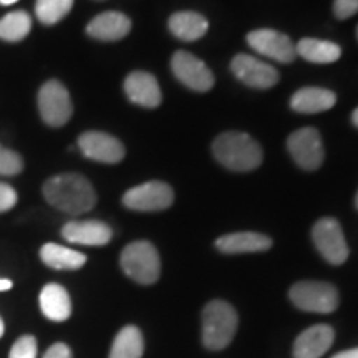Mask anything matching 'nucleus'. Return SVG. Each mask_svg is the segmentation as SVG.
<instances>
[{"instance_id": "5701e85b", "label": "nucleus", "mask_w": 358, "mask_h": 358, "mask_svg": "<svg viewBox=\"0 0 358 358\" xmlns=\"http://www.w3.org/2000/svg\"><path fill=\"white\" fill-rule=\"evenodd\" d=\"M295 50L312 64H332L342 55V50L337 43L319 38H302L295 47Z\"/></svg>"}, {"instance_id": "393cba45", "label": "nucleus", "mask_w": 358, "mask_h": 358, "mask_svg": "<svg viewBox=\"0 0 358 358\" xmlns=\"http://www.w3.org/2000/svg\"><path fill=\"white\" fill-rule=\"evenodd\" d=\"M32 30V19L24 10L10 12L0 20V38L6 42H20Z\"/></svg>"}, {"instance_id": "7ed1b4c3", "label": "nucleus", "mask_w": 358, "mask_h": 358, "mask_svg": "<svg viewBox=\"0 0 358 358\" xmlns=\"http://www.w3.org/2000/svg\"><path fill=\"white\" fill-rule=\"evenodd\" d=\"M237 312L231 303L213 301L203 312V343L209 350H222L234 338Z\"/></svg>"}, {"instance_id": "9d476101", "label": "nucleus", "mask_w": 358, "mask_h": 358, "mask_svg": "<svg viewBox=\"0 0 358 358\" xmlns=\"http://www.w3.org/2000/svg\"><path fill=\"white\" fill-rule=\"evenodd\" d=\"M173 73L185 87L194 92H208L213 88V71L208 69L204 62L196 58L189 52H176L171 60Z\"/></svg>"}, {"instance_id": "72a5a7b5", "label": "nucleus", "mask_w": 358, "mask_h": 358, "mask_svg": "<svg viewBox=\"0 0 358 358\" xmlns=\"http://www.w3.org/2000/svg\"><path fill=\"white\" fill-rule=\"evenodd\" d=\"M352 122H353V124H355V127L358 128V108L352 113Z\"/></svg>"}, {"instance_id": "412c9836", "label": "nucleus", "mask_w": 358, "mask_h": 358, "mask_svg": "<svg viewBox=\"0 0 358 358\" xmlns=\"http://www.w3.org/2000/svg\"><path fill=\"white\" fill-rule=\"evenodd\" d=\"M40 259L45 266L57 268V271H77L87 262V256L78 250L65 248V245L48 243L40 249Z\"/></svg>"}, {"instance_id": "f8f14e48", "label": "nucleus", "mask_w": 358, "mask_h": 358, "mask_svg": "<svg viewBox=\"0 0 358 358\" xmlns=\"http://www.w3.org/2000/svg\"><path fill=\"white\" fill-rule=\"evenodd\" d=\"M231 70L237 80L252 88H271L279 82V71L274 66L264 64L256 57L245 55V53L232 58Z\"/></svg>"}, {"instance_id": "c9c22d12", "label": "nucleus", "mask_w": 358, "mask_h": 358, "mask_svg": "<svg viewBox=\"0 0 358 358\" xmlns=\"http://www.w3.org/2000/svg\"><path fill=\"white\" fill-rule=\"evenodd\" d=\"M15 2H19V0H0V3H2V6H12V3H15Z\"/></svg>"}, {"instance_id": "2eb2a0df", "label": "nucleus", "mask_w": 358, "mask_h": 358, "mask_svg": "<svg viewBox=\"0 0 358 358\" xmlns=\"http://www.w3.org/2000/svg\"><path fill=\"white\" fill-rule=\"evenodd\" d=\"M124 93L128 100L134 105L145 106V108H156L161 103V90L151 73L146 71H133L124 80Z\"/></svg>"}, {"instance_id": "0eeeda50", "label": "nucleus", "mask_w": 358, "mask_h": 358, "mask_svg": "<svg viewBox=\"0 0 358 358\" xmlns=\"http://www.w3.org/2000/svg\"><path fill=\"white\" fill-rule=\"evenodd\" d=\"M312 239L317 250L324 256L327 262L340 266L347 261L348 245L338 221L332 217H324L317 221L312 229Z\"/></svg>"}, {"instance_id": "a211bd4d", "label": "nucleus", "mask_w": 358, "mask_h": 358, "mask_svg": "<svg viewBox=\"0 0 358 358\" xmlns=\"http://www.w3.org/2000/svg\"><path fill=\"white\" fill-rule=\"evenodd\" d=\"M271 237L259 234V232H234L226 234L216 241V248L224 254H248L264 252L271 249Z\"/></svg>"}, {"instance_id": "c756f323", "label": "nucleus", "mask_w": 358, "mask_h": 358, "mask_svg": "<svg viewBox=\"0 0 358 358\" xmlns=\"http://www.w3.org/2000/svg\"><path fill=\"white\" fill-rule=\"evenodd\" d=\"M17 204V192L12 186L0 182V213L10 211Z\"/></svg>"}, {"instance_id": "6e6552de", "label": "nucleus", "mask_w": 358, "mask_h": 358, "mask_svg": "<svg viewBox=\"0 0 358 358\" xmlns=\"http://www.w3.org/2000/svg\"><path fill=\"white\" fill-rule=\"evenodd\" d=\"M174 201L171 186L161 181H150L124 192L123 204L128 209L141 213L164 211Z\"/></svg>"}, {"instance_id": "4c0bfd02", "label": "nucleus", "mask_w": 358, "mask_h": 358, "mask_svg": "<svg viewBox=\"0 0 358 358\" xmlns=\"http://www.w3.org/2000/svg\"><path fill=\"white\" fill-rule=\"evenodd\" d=\"M357 35H358V29H357Z\"/></svg>"}, {"instance_id": "7c9ffc66", "label": "nucleus", "mask_w": 358, "mask_h": 358, "mask_svg": "<svg viewBox=\"0 0 358 358\" xmlns=\"http://www.w3.org/2000/svg\"><path fill=\"white\" fill-rule=\"evenodd\" d=\"M43 358H71V350L65 343H53Z\"/></svg>"}, {"instance_id": "f3484780", "label": "nucleus", "mask_w": 358, "mask_h": 358, "mask_svg": "<svg viewBox=\"0 0 358 358\" xmlns=\"http://www.w3.org/2000/svg\"><path fill=\"white\" fill-rule=\"evenodd\" d=\"M131 30V20L122 12H105L96 15L87 27V34L101 42H115L127 37Z\"/></svg>"}, {"instance_id": "4468645a", "label": "nucleus", "mask_w": 358, "mask_h": 358, "mask_svg": "<svg viewBox=\"0 0 358 358\" xmlns=\"http://www.w3.org/2000/svg\"><path fill=\"white\" fill-rule=\"evenodd\" d=\"M62 236L71 244L80 245H105L113 237V231L108 224L101 221H71L62 229Z\"/></svg>"}, {"instance_id": "cd10ccee", "label": "nucleus", "mask_w": 358, "mask_h": 358, "mask_svg": "<svg viewBox=\"0 0 358 358\" xmlns=\"http://www.w3.org/2000/svg\"><path fill=\"white\" fill-rule=\"evenodd\" d=\"M8 358H37V340L32 335H24L13 343Z\"/></svg>"}, {"instance_id": "dca6fc26", "label": "nucleus", "mask_w": 358, "mask_h": 358, "mask_svg": "<svg viewBox=\"0 0 358 358\" xmlns=\"http://www.w3.org/2000/svg\"><path fill=\"white\" fill-rule=\"evenodd\" d=\"M334 338L335 332L330 325H313L295 340L294 358H320L332 347Z\"/></svg>"}, {"instance_id": "f257e3e1", "label": "nucleus", "mask_w": 358, "mask_h": 358, "mask_svg": "<svg viewBox=\"0 0 358 358\" xmlns=\"http://www.w3.org/2000/svg\"><path fill=\"white\" fill-rule=\"evenodd\" d=\"M47 203L71 216L92 211L96 204V192L87 178L75 173L58 174L43 185Z\"/></svg>"}, {"instance_id": "9b49d317", "label": "nucleus", "mask_w": 358, "mask_h": 358, "mask_svg": "<svg viewBox=\"0 0 358 358\" xmlns=\"http://www.w3.org/2000/svg\"><path fill=\"white\" fill-rule=\"evenodd\" d=\"M83 156L98 163L115 164L124 158V146L118 138L103 131H87L78 138Z\"/></svg>"}, {"instance_id": "4be33fe9", "label": "nucleus", "mask_w": 358, "mask_h": 358, "mask_svg": "<svg viewBox=\"0 0 358 358\" xmlns=\"http://www.w3.org/2000/svg\"><path fill=\"white\" fill-rule=\"evenodd\" d=\"M209 24L201 13L176 12L169 19V30L174 37L185 42H194L208 32Z\"/></svg>"}, {"instance_id": "473e14b6", "label": "nucleus", "mask_w": 358, "mask_h": 358, "mask_svg": "<svg viewBox=\"0 0 358 358\" xmlns=\"http://www.w3.org/2000/svg\"><path fill=\"white\" fill-rule=\"evenodd\" d=\"M12 280L2 279V277H0V292H7V290L12 289Z\"/></svg>"}, {"instance_id": "ddd939ff", "label": "nucleus", "mask_w": 358, "mask_h": 358, "mask_svg": "<svg viewBox=\"0 0 358 358\" xmlns=\"http://www.w3.org/2000/svg\"><path fill=\"white\" fill-rule=\"evenodd\" d=\"M248 43L257 53L280 64H290L295 58V45L285 34L275 32L271 29L254 30L248 35Z\"/></svg>"}, {"instance_id": "2f4dec72", "label": "nucleus", "mask_w": 358, "mask_h": 358, "mask_svg": "<svg viewBox=\"0 0 358 358\" xmlns=\"http://www.w3.org/2000/svg\"><path fill=\"white\" fill-rule=\"evenodd\" d=\"M332 358H358V347L357 348H350V350H343L334 355Z\"/></svg>"}, {"instance_id": "a878e982", "label": "nucleus", "mask_w": 358, "mask_h": 358, "mask_svg": "<svg viewBox=\"0 0 358 358\" xmlns=\"http://www.w3.org/2000/svg\"><path fill=\"white\" fill-rule=\"evenodd\" d=\"M73 7V0H37L35 15L45 25H55L66 17Z\"/></svg>"}, {"instance_id": "39448f33", "label": "nucleus", "mask_w": 358, "mask_h": 358, "mask_svg": "<svg viewBox=\"0 0 358 358\" xmlns=\"http://www.w3.org/2000/svg\"><path fill=\"white\" fill-rule=\"evenodd\" d=\"M290 301L301 310L313 313H330L338 307V292L327 282L303 280L292 285Z\"/></svg>"}, {"instance_id": "6ab92c4d", "label": "nucleus", "mask_w": 358, "mask_h": 358, "mask_svg": "<svg viewBox=\"0 0 358 358\" xmlns=\"http://www.w3.org/2000/svg\"><path fill=\"white\" fill-rule=\"evenodd\" d=\"M335 103H337V96H335L334 92L325 88L308 87L295 92L292 100H290V106H292V110L297 111V113L312 115L330 110Z\"/></svg>"}, {"instance_id": "f03ea898", "label": "nucleus", "mask_w": 358, "mask_h": 358, "mask_svg": "<svg viewBox=\"0 0 358 358\" xmlns=\"http://www.w3.org/2000/svg\"><path fill=\"white\" fill-rule=\"evenodd\" d=\"M213 153L222 166L232 171H252L261 166L262 150L249 134L239 131L222 133L213 145Z\"/></svg>"}, {"instance_id": "aec40b11", "label": "nucleus", "mask_w": 358, "mask_h": 358, "mask_svg": "<svg viewBox=\"0 0 358 358\" xmlns=\"http://www.w3.org/2000/svg\"><path fill=\"white\" fill-rule=\"evenodd\" d=\"M40 310L48 320L64 322L71 315V301L65 287L58 284L45 285L38 297Z\"/></svg>"}, {"instance_id": "e433bc0d", "label": "nucleus", "mask_w": 358, "mask_h": 358, "mask_svg": "<svg viewBox=\"0 0 358 358\" xmlns=\"http://www.w3.org/2000/svg\"><path fill=\"white\" fill-rule=\"evenodd\" d=\"M355 206H357V209H358V194H357V198H355Z\"/></svg>"}, {"instance_id": "c85d7f7f", "label": "nucleus", "mask_w": 358, "mask_h": 358, "mask_svg": "<svg viewBox=\"0 0 358 358\" xmlns=\"http://www.w3.org/2000/svg\"><path fill=\"white\" fill-rule=\"evenodd\" d=\"M358 12V0H335L334 13L340 20L350 19Z\"/></svg>"}, {"instance_id": "20e7f679", "label": "nucleus", "mask_w": 358, "mask_h": 358, "mask_svg": "<svg viewBox=\"0 0 358 358\" xmlns=\"http://www.w3.org/2000/svg\"><path fill=\"white\" fill-rule=\"evenodd\" d=\"M120 264L129 279L141 285L155 284L161 272L158 250L148 241H136L123 249Z\"/></svg>"}, {"instance_id": "bb28decb", "label": "nucleus", "mask_w": 358, "mask_h": 358, "mask_svg": "<svg viewBox=\"0 0 358 358\" xmlns=\"http://www.w3.org/2000/svg\"><path fill=\"white\" fill-rule=\"evenodd\" d=\"M24 169V159L19 153L0 145V176H15Z\"/></svg>"}, {"instance_id": "423d86ee", "label": "nucleus", "mask_w": 358, "mask_h": 358, "mask_svg": "<svg viewBox=\"0 0 358 358\" xmlns=\"http://www.w3.org/2000/svg\"><path fill=\"white\" fill-rule=\"evenodd\" d=\"M38 111L48 127L60 128L69 123L73 113V105L69 90L58 80H50L38 92Z\"/></svg>"}, {"instance_id": "b1692460", "label": "nucleus", "mask_w": 358, "mask_h": 358, "mask_svg": "<svg viewBox=\"0 0 358 358\" xmlns=\"http://www.w3.org/2000/svg\"><path fill=\"white\" fill-rule=\"evenodd\" d=\"M145 340L138 327L128 325L118 332L111 347L110 358H141Z\"/></svg>"}, {"instance_id": "f704fd0d", "label": "nucleus", "mask_w": 358, "mask_h": 358, "mask_svg": "<svg viewBox=\"0 0 358 358\" xmlns=\"http://www.w3.org/2000/svg\"><path fill=\"white\" fill-rule=\"evenodd\" d=\"M3 332H6V325H3V320H2V317H0V338L3 337Z\"/></svg>"}, {"instance_id": "1a4fd4ad", "label": "nucleus", "mask_w": 358, "mask_h": 358, "mask_svg": "<svg viewBox=\"0 0 358 358\" xmlns=\"http://www.w3.org/2000/svg\"><path fill=\"white\" fill-rule=\"evenodd\" d=\"M287 148L295 163L307 171H313L324 163V145L315 128L297 129L289 136Z\"/></svg>"}]
</instances>
